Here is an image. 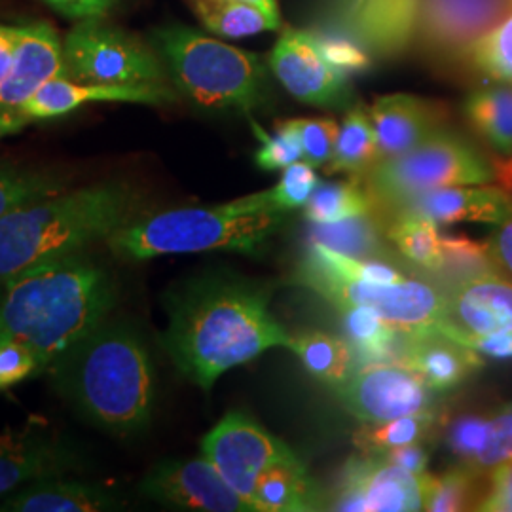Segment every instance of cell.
<instances>
[{
  "label": "cell",
  "mask_w": 512,
  "mask_h": 512,
  "mask_svg": "<svg viewBox=\"0 0 512 512\" xmlns=\"http://www.w3.org/2000/svg\"><path fill=\"white\" fill-rule=\"evenodd\" d=\"M69 190V181L48 169L0 164V219L27 203Z\"/></svg>",
  "instance_id": "e575fe53"
},
{
  "label": "cell",
  "mask_w": 512,
  "mask_h": 512,
  "mask_svg": "<svg viewBox=\"0 0 512 512\" xmlns=\"http://www.w3.org/2000/svg\"><path fill=\"white\" fill-rule=\"evenodd\" d=\"M512 330V281L484 274L446 291V319L440 334L465 346L467 340Z\"/></svg>",
  "instance_id": "ac0fdd59"
},
{
  "label": "cell",
  "mask_w": 512,
  "mask_h": 512,
  "mask_svg": "<svg viewBox=\"0 0 512 512\" xmlns=\"http://www.w3.org/2000/svg\"><path fill=\"white\" fill-rule=\"evenodd\" d=\"M389 243L423 272L437 274L442 264V236L433 220L412 213H395L385 219Z\"/></svg>",
  "instance_id": "83f0119b"
},
{
  "label": "cell",
  "mask_w": 512,
  "mask_h": 512,
  "mask_svg": "<svg viewBox=\"0 0 512 512\" xmlns=\"http://www.w3.org/2000/svg\"><path fill=\"white\" fill-rule=\"evenodd\" d=\"M296 281L338 310L365 308L403 332H440L446 319V293L423 279L370 283L332 274L302 260Z\"/></svg>",
  "instance_id": "ba28073f"
},
{
  "label": "cell",
  "mask_w": 512,
  "mask_h": 512,
  "mask_svg": "<svg viewBox=\"0 0 512 512\" xmlns=\"http://www.w3.org/2000/svg\"><path fill=\"white\" fill-rule=\"evenodd\" d=\"M308 241L355 258H395L387 247L385 219L378 211L336 222H311Z\"/></svg>",
  "instance_id": "484cf974"
},
{
  "label": "cell",
  "mask_w": 512,
  "mask_h": 512,
  "mask_svg": "<svg viewBox=\"0 0 512 512\" xmlns=\"http://www.w3.org/2000/svg\"><path fill=\"white\" fill-rule=\"evenodd\" d=\"M65 76L114 86H167L158 55L145 42L101 23L82 19L63 40Z\"/></svg>",
  "instance_id": "9c48e42d"
},
{
  "label": "cell",
  "mask_w": 512,
  "mask_h": 512,
  "mask_svg": "<svg viewBox=\"0 0 512 512\" xmlns=\"http://www.w3.org/2000/svg\"><path fill=\"white\" fill-rule=\"evenodd\" d=\"M465 116L499 160L512 158V84L478 88L465 101Z\"/></svg>",
  "instance_id": "4316f807"
},
{
  "label": "cell",
  "mask_w": 512,
  "mask_h": 512,
  "mask_svg": "<svg viewBox=\"0 0 512 512\" xmlns=\"http://www.w3.org/2000/svg\"><path fill=\"white\" fill-rule=\"evenodd\" d=\"M253 131L260 141V148L255 154L256 164L264 171H279L304 158L298 133L289 124V120L279 122L272 135L258 128L255 122H253Z\"/></svg>",
  "instance_id": "60d3db41"
},
{
  "label": "cell",
  "mask_w": 512,
  "mask_h": 512,
  "mask_svg": "<svg viewBox=\"0 0 512 512\" xmlns=\"http://www.w3.org/2000/svg\"><path fill=\"white\" fill-rule=\"evenodd\" d=\"M19 27L0 25V80L12 67L16 48H18Z\"/></svg>",
  "instance_id": "816d5d0a"
},
{
  "label": "cell",
  "mask_w": 512,
  "mask_h": 512,
  "mask_svg": "<svg viewBox=\"0 0 512 512\" xmlns=\"http://www.w3.org/2000/svg\"><path fill=\"white\" fill-rule=\"evenodd\" d=\"M202 452L251 507L260 476L275 463L296 458L283 440L270 435L243 412H228L203 437Z\"/></svg>",
  "instance_id": "8fae6325"
},
{
  "label": "cell",
  "mask_w": 512,
  "mask_h": 512,
  "mask_svg": "<svg viewBox=\"0 0 512 512\" xmlns=\"http://www.w3.org/2000/svg\"><path fill=\"white\" fill-rule=\"evenodd\" d=\"M505 177H507V184L511 186L512 190V158L507 162V165H505Z\"/></svg>",
  "instance_id": "11a10c76"
},
{
  "label": "cell",
  "mask_w": 512,
  "mask_h": 512,
  "mask_svg": "<svg viewBox=\"0 0 512 512\" xmlns=\"http://www.w3.org/2000/svg\"><path fill=\"white\" fill-rule=\"evenodd\" d=\"M116 302L114 275L86 251L38 262L0 289V342L29 346L46 372L107 321Z\"/></svg>",
  "instance_id": "7a4b0ae2"
},
{
  "label": "cell",
  "mask_w": 512,
  "mask_h": 512,
  "mask_svg": "<svg viewBox=\"0 0 512 512\" xmlns=\"http://www.w3.org/2000/svg\"><path fill=\"white\" fill-rule=\"evenodd\" d=\"M57 12L74 19L101 18L116 0H46Z\"/></svg>",
  "instance_id": "f907efd6"
},
{
  "label": "cell",
  "mask_w": 512,
  "mask_h": 512,
  "mask_svg": "<svg viewBox=\"0 0 512 512\" xmlns=\"http://www.w3.org/2000/svg\"><path fill=\"white\" fill-rule=\"evenodd\" d=\"M270 293L239 275L190 279L167 294V355L192 384L209 391L220 376L272 348L289 334L275 321Z\"/></svg>",
  "instance_id": "6da1fadb"
},
{
  "label": "cell",
  "mask_w": 512,
  "mask_h": 512,
  "mask_svg": "<svg viewBox=\"0 0 512 512\" xmlns=\"http://www.w3.org/2000/svg\"><path fill=\"white\" fill-rule=\"evenodd\" d=\"M304 207V217L310 222H336L376 211L374 198L361 177L319 184Z\"/></svg>",
  "instance_id": "836d02e7"
},
{
  "label": "cell",
  "mask_w": 512,
  "mask_h": 512,
  "mask_svg": "<svg viewBox=\"0 0 512 512\" xmlns=\"http://www.w3.org/2000/svg\"><path fill=\"white\" fill-rule=\"evenodd\" d=\"M488 475V490L476 511L512 512V461L497 465Z\"/></svg>",
  "instance_id": "bcb514c9"
},
{
  "label": "cell",
  "mask_w": 512,
  "mask_h": 512,
  "mask_svg": "<svg viewBox=\"0 0 512 512\" xmlns=\"http://www.w3.org/2000/svg\"><path fill=\"white\" fill-rule=\"evenodd\" d=\"M255 512L323 511L325 501L306 465L296 458L275 463L256 484Z\"/></svg>",
  "instance_id": "d4e9b609"
},
{
  "label": "cell",
  "mask_w": 512,
  "mask_h": 512,
  "mask_svg": "<svg viewBox=\"0 0 512 512\" xmlns=\"http://www.w3.org/2000/svg\"><path fill=\"white\" fill-rule=\"evenodd\" d=\"M268 65L283 88L302 103L323 109H344L351 103L348 78L325 61L311 31L287 29Z\"/></svg>",
  "instance_id": "9a60e30c"
},
{
  "label": "cell",
  "mask_w": 512,
  "mask_h": 512,
  "mask_svg": "<svg viewBox=\"0 0 512 512\" xmlns=\"http://www.w3.org/2000/svg\"><path fill=\"white\" fill-rule=\"evenodd\" d=\"M177 95L169 86H114L69 80L67 76H55L46 82L21 109L19 114L35 120H50L80 109L86 103L114 101V103H143L164 105L175 101Z\"/></svg>",
  "instance_id": "ffe728a7"
},
{
  "label": "cell",
  "mask_w": 512,
  "mask_h": 512,
  "mask_svg": "<svg viewBox=\"0 0 512 512\" xmlns=\"http://www.w3.org/2000/svg\"><path fill=\"white\" fill-rule=\"evenodd\" d=\"M344 330L349 348L363 363L397 361L401 353V330L391 327L378 313L365 308H346Z\"/></svg>",
  "instance_id": "4dcf8cb0"
},
{
  "label": "cell",
  "mask_w": 512,
  "mask_h": 512,
  "mask_svg": "<svg viewBox=\"0 0 512 512\" xmlns=\"http://www.w3.org/2000/svg\"><path fill=\"white\" fill-rule=\"evenodd\" d=\"M118 507L107 488L57 476L18 488L0 503V512H103Z\"/></svg>",
  "instance_id": "cb8c5ba5"
},
{
  "label": "cell",
  "mask_w": 512,
  "mask_h": 512,
  "mask_svg": "<svg viewBox=\"0 0 512 512\" xmlns=\"http://www.w3.org/2000/svg\"><path fill=\"white\" fill-rule=\"evenodd\" d=\"M376 454H380L389 463L399 465V467H403L414 475H423L427 471V463H429V456H431L429 448H427V440L404 444V446H397V448H389V450L376 452Z\"/></svg>",
  "instance_id": "c3c4849f"
},
{
  "label": "cell",
  "mask_w": 512,
  "mask_h": 512,
  "mask_svg": "<svg viewBox=\"0 0 512 512\" xmlns=\"http://www.w3.org/2000/svg\"><path fill=\"white\" fill-rule=\"evenodd\" d=\"M467 348L473 349L478 355L509 361L512 359V330H501L484 336H476L465 342Z\"/></svg>",
  "instance_id": "681fc988"
},
{
  "label": "cell",
  "mask_w": 512,
  "mask_h": 512,
  "mask_svg": "<svg viewBox=\"0 0 512 512\" xmlns=\"http://www.w3.org/2000/svg\"><path fill=\"white\" fill-rule=\"evenodd\" d=\"M241 2H247V4H251V6L258 8V10H262L264 14H268V16H272V18L279 19L275 0H241Z\"/></svg>",
  "instance_id": "db71d44e"
},
{
  "label": "cell",
  "mask_w": 512,
  "mask_h": 512,
  "mask_svg": "<svg viewBox=\"0 0 512 512\" xmlns=\"http://www.w3.org/2000/svg\"><path fill=\"white\" fill-rule=\"evenodd\" d=\"M492 272H495L494 264L484 243L461 234L442 236V264L435 275L446 281V291L467 279Z\"/></svg>",
  "instance_id": "74e56055"
},
{
  "label": "cell",
  "mask_w": 512,
  "mask_h": 512,
  "mask_svg": "<svg viewBox=\"0 0 512 512\" xmlns=\"http://www.w3.org/2000/svg\"><path fill=\"white\" fill-rule=\"evenodd\" d=\"M469 57L476 69L494 82L512 84V12L476 40Z\"/></svg>",
  "instance_id": "f35d334b"
},
{
  "label": "cell",
  "mask_w": 512,
  "mask_h": 512,
  "mask_svg": "<svg viewBox=\"0 0 512 512\" xmlns=\"http://www.w3.org/2000/svg\"><path fill=\"white\" fill-rule=\"evenodd\" d=\"M73 446L44 425L27 423L0 433V495L31 482L57 478L80 467Z\"/></svg>",
  "instance_id": "2e32d148"
},
{
  "label": "cell",
  "mask_w": 512,
  "mask_h": 512,
  "mask_svg": "<svg viewBox=\"0 0 512 512\" xmlns=\"http://www.w3.org/2000/svg\"><path fill=\"white\" fill-rule=\"evenodd\" d=\"M511 6H512V0H511Z\"/></svg>",
  "instance_id": "9f6ffc18"
},
{
  "label": "cell",
  "mask_w": 512,
  "mask_h": 512,
  "mask_svg": "<svg viewBox=\"0 0 512 512\" xmlns=\"http://www.w3.org/2000/svg\"><path fill=\"white\" fill-rule=\"evenodd\" d=\"M484 245L494 264L495 272L512 281V215L495 224L490 238L486 239Z\"/></svg>",
  "instance_id": "7dc6e473"
},
{
  "label": "cell",
  "mask_w": 512,
  "mask_h": 512,
  "mask_svg": "<svg viewBox=\"0 0 512 512\" xmlns=\"http://www.w3.org/2000/svg\"><path fill=\"white\" fill-rule=\"evenodd\" d=\"M141 490L150 499L183 511L255 512L205 456L162 461L148 473Z\"/></svg>",
  "instance_id": "5bb4252c"
},
{
  "label": "cell",
  "mask_w": 512,
  "mask_h": 512,
  "mask_svg": "<svg viewBox=\"0 0 512 512\" xmlns=\"http://www.w3.org/2000/svg\"><path fill=\"white\" fill-rule=\"evenodd\" d=\"M395 213H412L439 224H499L512 215V194L488 184L442 186L408 200ZM387 215V217H391ZM385 217V219H387Z\"/></svg>",
  "instance_id": "44dd1931"
},
{
  "label": "cell",
  "mask_w": 512,
  "mask_h": 512,
  "mask_svg": "<svg viewBox=\"0 0 512 512\" xmlns=\"http://www.w3.org/2000/svg\"><path fill=\"white\" fill-rule=\"evenodd\" d=\"M421 476L389 463L380 454L349 458L330 503V511H423Z\"/></svg>",
  "instance_id": "4fadbf2b"
},
{
  "label": "cell",
  "mask_w": 512,
  "mask_h": 512,
  "mask_svg": "<svg viewBox=\"0 0 512 512\" xmlns=\"http://www.w3.org/2000/svg\"><path fill=\"white\" fill-rule=\"evenodd\" d=\"M507 461H512V403L505 404L494 416V435L480 469L488 475L494 467Z\"/></svg>",
  "instance_id": "f6af8a7d"
},
{
  "label": "cell",
  "mask_w": 512,
  "mask_h": 512,
  "mask_svg": "<svg viewBox=\"0 0 512 512\" xmlns=\"http://www.w3.org/2000/svg\"><path fill=\"white\" fill-rule=\"evenodd\" d=\"M494 416L461 414L448 421L442 429V440L456 465H465L482 473L480 463L492 442ZM486 475V473H484Z\"/></svg>",
  "instance_id": "8d00e7d4"
},
{
  "label": "cell",
  "mask_w": 512,
  "mask_h": 512,
  "mask_svg": "<svg viewBox=\"0 0 512 512\" xmlns=\"http://www.w3.org/2000/svg\"><path fill=\"white\" fill-rule=\"evenodd\" d=\"M475 469L465 465H454L440 475L423 473V511L454 512L476 511L480 499L486 492H480V476Z\"/></svg>",
  "instance_id": "d6a6232c"
},
{
  "label": "cell",
  "mask_w": 512,
  "mask_h": 512,
  "mask_svg": "<svg viewBox=\"0 0 512 512\" xmlns=\"http://www.w3.org/2000/svg\"><path fill=\"white\" fill-rule=\"evenodd\" d=\"M31 120L25 118L23 114L19 112H4L0 114V141L4 137H10V135H16L21 129H25V126H29Z\"/></svg>",
  "instance_id": "f5cc1de1"
},
{
  "label": "cell",
  "mask_w": 512,
  "mask_h": 512,
  "mask_svg": "<svg viewBox=\"0 0 512 512\" xmlns=\"http://www.w3.org/2000/svg\"><path fill=\"white\" fill-rule=\"evenodd\" d=\"M319 186V177L313 169V165L304 162L285 167L279 183L268 192V202L275 211H291L296 207H304L313 194V190Z\"/></svg>",
  "instance_id": "b9f144b4"
},
{
  "label": "cell",
  "mask_w": 512,
  "mask_h": 512,
  "mask_svg": "<svg viewBox=\"0 0 512 512\" xmlns=\"http://www.w3.org/2000/svg\"><path fill=\"white\" fill-rule=\"evenodd\" d=\"M439 425V416H403L378 423H363V427L355 431L353 442L361 452L376 454L404 444L429 440Z\"/></svg>",
  "instance_id": "d590c367"
},
{
  "label": "cell",
  "mask_w": 512,
  "mask_h": 512,
  "mask_svg": "<svg viewBox=\"0 0 512 512\" xmlns=\"http://www.w3.org/2000/svg\"><path fill=\"white\" fill-rule=\"evenodd\" d=\"M188 4L205 29L220 37H253L279 27V19L241 0H188Z\"/></svg>",
  "instance_id": "1f68e13d"
},
{
  "label": "cell",
  "mask_w": 512,
  "mask_h": 512,
  "mask_svg": "<svg viewBox=\"0 0 512 512\" xmlns=\"http://www.w3.org/2000/svg\"><path fill=\"white\" fill-rule=\"evenodd\" d=\"M55 76H65L63 44L46 21L19 27L10 71L0 80V114L18 112Z\"/></svg>",
  "instance_id": "d6986e66"
},
{
  "label": "cell",
  "mask_w": 512,
  "mask_h": 512,
  "mask_svg": "<svg viewBox=\"0 0 512 512\" xmlns=\"http://www.w3.org/2000/svg\"><path fill=\"white\" fill-rule=\"evenodd\" d=\"M421 0H323L321 25L353 38L372 57L403 54L418 35Z\"/></svg>",
  "instance_id": "7c38bea8"
},
{
  "label": "cell",
  "mask_w": 512,
  "mask_h": 512,
  "mask_svg": "<svg viewBox=\"0 0 512 512\" xmlns=\"http://www.w3.org/2000/svg\"><path fill=\"white\" fill-rule=\"evenodd\" d=\"M397 363L414 370L437 393L458 389L484 366L476 351L440 332H404Z\"/></svg>",
  "instance_id": "7402d4cb"
},
{
  "label": "cell",
  "mask_w": 512,
  "mask_h": 512,
  "mask_svg": "<svg viewBox=\"0 0 512 512\" xmlns=\"http://www.w3.org/2000/svg\"><path fill=\"white\" fill-rule=\"evenodd\" d=\"M154 42L173 82L194 105L249 112L266 101L268 74L260 55L179 25L156 31Z\"/></svg>",
  "instance_id": "8992f818"
},
{
  "label": "cell",
  "mask_w": 512,
  "mask_h": 512,
  "mask_svg": "<svg viewBox=\"0 0 512 512\" xmlns=\"http://www.w3.org/2000/svg\"><path fill=\"white\" fill-rule=\"evenodd\" d=\"M285 348L291 349L317 380L338 387L351 376L353 351L348 342L340 338L325 332H306L300 336H289Z\"/></svg>",
  "instance_id": "f1b7e54d"
},
{
  "label": "cell",
  "mask_w": 512,
  "mask_h": 512,
  "mask_svg": "<svg viewBox=\"0 0 512 512\" xmlns=\"http://www.w3.org/2000/svg\"><path fill=\"white\" fill-rule=\"evenodd\" d=\"M380 160L376 131L370 114L361 107L349 109L336 139V147L329 162L330 173H348L363 177Z\"/></svg>",
  "instance_id": "f546056e"
},
{
  "label": "cell",
  "mask_w": 512,
  "mask_h": 512,
  "mask_svg": "<svg viewBox=\"0 0 512 512\" xmlns=\"http://www.w3.org/2000/svg\"><path fill=\"white\" fill-rule=\"evenodd\" d=\"M336 393L349 414L363 423L403 416H439L437 391L397 361L366 363L338 385Z\"/></svg>",
  "instance_id": "30bf717a"
},
{
  "label": "cell",
  "mask_w": 512,
  "mask_h": 512,
  "mask_svg": "<svg viewBox=\"0 0 512 512\" xmlns=\"http://www.w3.org/2000/svg\"><path fill=\"white\" fill-rule=\"evenodd\" d=\"M74 410L114 437H135L152 421L156 374L145 340L131 325L103 321L46 370Z\"/></svg>",
  "instance_id": "3957f363"
},
{
  "label": "cell",
  "mask_w": 512,
  "mask_h": 512,
  "mask_svg": "<svg viewBox=\"0 0 512 512\" xmlns=\"http://www.w3.org/2000/svg\"><path fill=\"white\" fill-rule=\"evenodd\" d=\"M315 44L325 61L334 71L344 74L346 78L353 74L365 73L372 65V55L361 48L353 38L346 37L329 27H319L311 31Z\"/></svg>",
  "instance_id": "ab89813d"
},
{
  "label": "cell",
  "mask_w": 512,
  "mask_h": 512,
  "mask_svg": "<svg viewBox=\"0 0 512 512\" xmlns=\"http://www.w3.org/2000/svg\"><path fill=\"white\" fill-rule=\"evenodd\" d=\"M509 12L511 0H421L416 37L439 54H469Z\"/></svg>",
  "instance_id": "e0dca14e"
},
{
  "label": "cell",
  "mask_w": 512,
  "mask_h": 512,
  "mask_svg": "<svg viewBox=\"0 0 512 512\" xmlns=\"http://www.w3.org/2000/svg\"><path fill=\"white\" fill-rule=\"evenodd\" d=\"M361 179L385 219L408 200L435 188L494 183L495 167L469 141L439 129L406 154L376 162Z\"/></svg>",
  "instance_id": "52a82bcc"
},
{
  "label": "cell",
  "mask_w": 512,
  "mask_h": 512,
  "mask_svg": "<svg viewBox=\"0 0 512 512\" xmlns=\"http://www.w3.org/2000/svg\"><path fill=\"white\" fill-rule=\"evenodd\" d=\"M283 224L285 213L272 209L264 190L217 207H181L139 217L105 243L112 255L128 262L205 251L260 255Z\"/></svg>",
  "instance_id": "5b68a950"
},
{
  "label": "cell",
  "mask_w": 512,
  "mask_h": 512,
  "mask_svg": "<svg viewBox=\"0 0 512 512\" xmlns=\"http://www.w3.org/2000/svg\"><path fill=\"white\" fill-rule=\"evenodd\" d=\"M289 124L298 133L304 160L313 167L329 165L340 126L330 118H296Z\"/></svg>",
  "instance_id": "7bdbcfd3"
},
{
  "label": "cell",
  "mask_w": 512,
  "mask_h": 512,
  "mask_svg": "<svg viewBox=\"0 0 512 512\" xmlns=\"http://www.w3.org/2000/svg\"><path fill=\"white\" fill-rule=\"evenodd\" d=\"M368 114L376 131L380 160L406 154L442 129L439 107L414 95L397 93L378 97Z\"/></svg>",
  "instance_id": "603a6c76"
},
{
  "label": "cell",
  "mask_w": 512,
  "mask_h": 512,
  "mask_svg": "<svg viewBox=\"0 0 512 512\" xmlns=\"http://www.w3.org/2000/svg\"><path fill=\"white\" fill-rule=\"evenodd\" d=\"M141 196L120 181L65 190L0 219V289L38 262L84 251L139 219Z\"/></svg>",
  "instance_id": "277c9868"
},
{
  "label": "cell",
  "mask_w": 512,
  "mask_h": 512,
  "mask_svg": "<svg viewBox=\"0 0 512 512\" xmlns=\"http://www.w3.org/2000/svg\"><path fill=\"white\" fill-rule=\"evenodd\" d=\"M40 374L35 351L21 342H0V389Z\"/></svg>",
  "instance_id": "ee69618b"
}]
</instances>
